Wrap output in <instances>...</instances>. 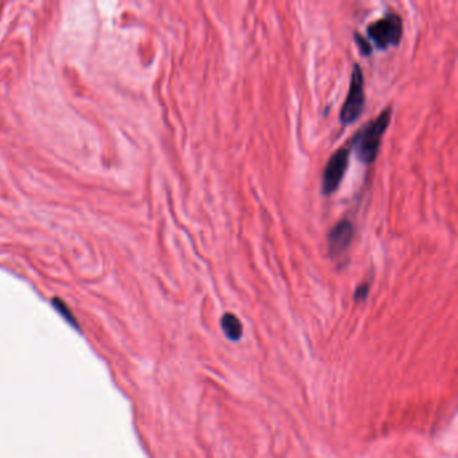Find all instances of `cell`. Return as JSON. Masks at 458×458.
Listing matches in <instances>:
<instances>
[{
  "label": "cell",
  "instance_id": "1",
  "mask_svg": "<svg viewBox=\"0 0 458 458\" xmlns=\"http://www.w3.org/2000/svg\"><path fill=\"white\" fill-rule=\"evenodd\" d=\"M391 122V108L384 109L374 122L365 124L363 128L353 136L351 146L358 159L364 164H372L377 160L382 137L386 134Z\"/></svg>",
  "mask_w": 458,
  "mask_h": 458
},
{
  "label": "cell",
  "instance_id": "2",
  "mask_svg": "<svg viewBox=\"0 0 458 458\" xmlns=\"http://www.w3.org/2000/svg\"><path fill=\"white\" fill-rule=\"evenodd\" d=\"M367 35L379 50L397 46L404 35V22L398 14H387L367 28Z\"/></svg>",
  "mask_w": 458,
  "mask_h": 458
},
{
  "label": "cell",
  "instance_id": "3",
  "mask_svg": "<svg viewBox=\"0 0 458 458\" xmlns=\"http://www.w3.org/2000/svg\"><path fill=\"white\" fill-rule=\"evenodd\" d=\"M364 101H365V95H364L363 71L358 64H355L351 73L350 89L347 93V98L340 112V120L344 125L352 124L360 117L363 112Z\"/></svg>",
  "mask_w": 458,
  "mask_h": 458
},
{
  "label": "cell",
  "instance_id": "4",
  "mask_svg": "<svg viewBox=\"0 0 458 458\" xmlns=\"http://www.w3.org/2000/svg\"><path fill=\"white\" fill-rule=\"evenodd\" d=\"M350 163V151L347 148L337 149L329 158L324 168L322 191L324 195H332L340 186L343 177L347 172Z\"/></svg>",
  "mask_w": 458,
  "mask_h": 458
},
{
  "label": "cell",
  "instance_id": "5",
  "mask_svg": "<svg viewBox=\"0 0 458 458\" xmlns=\"http://www.w3.org/2000/svg\"><path fill=\"white\" fill-rule=\"evenodd\" d=\"M353 225L348 219H343L328 233V253L332 258L344 254L353 240Z\"/></svg>",
  "mask_w": 458,
  "mask_h": 458
},
{
  "label": "cell",
  "instance_id": "6",
  "mask_svg": "<svg viewBox=\"0 0 458 458\" xmlns=\"http://www.w3.org/2000/svg\"><path fill=\"white\" fill-rule=\"evenodd\" d=\"M221 327H222V331L225 332V335L229 337V340L231 341H238L242 337V323L233 313L223 315V317L221 320Z\"/></svg>",
  "mask_w": 458,
  "mask_h": 458
},
{
  "label": "cell",
  "instance_id": "7",
  "mask_svg": "<svg viewBox=\"0 0 458 458\" xmlns=\"http://www.w3.org/2000/svg\"><path fill=\"white\" fill-rule=\"evenodd\" d=\"M353 37H355V41H356V45H358L359 50L362 52V54H371V52H372V46H371V43H368V42L365 41L363 37H362L360 34H358V33H355Z\"/></svg>",
  "mask_w": 458,
  "mask_h": 458
},
{
  "label": "cell",
  "instance_id": "8",
  "mask_svg": "<svg viewBox=\"0 0 458 458\" xmlns=\"http://www.w3.org/2000/svg\"><path fill=\"white\" fill-rule=\"evenodd\" d=\"M370 292V285L368 283H362L358 286V289L355 290V300L356 301H363L364 298L367 297Z\"/></svg>",
  "mask_w": 458,
  "mask_h": 458
}]
</instances>
